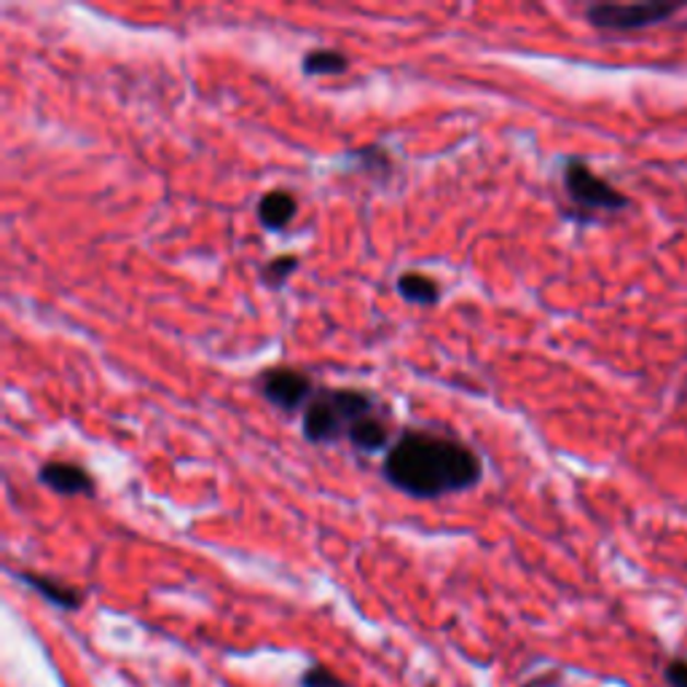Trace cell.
<instances>
[{"label":"cell","instance_id":"2","mask_svg":"<svg viewBox=\"0 0 687 687\" xmlns=\"http://www.w3.org/2000/svg\"><path fill=\"white\" fill-rule=\"evenodd\" d=\"M376 411L371 395L360 389H319L304 408V438L310 443H336L358 419Z\"/></svg>","mask_w":687,"mask_h":687},{"label":"cell","instance_id":"8","mask_svg":"<svg viewBox=\"0 0 687 687\" xmlns=\"http://www.w3.org/2000/svg\"><path fill=\"white\" fill-rule=\"evenodd\" d=\"M20 580L22 583H27L33 591H38L46 602L57 604V607H62V609H79L81 602H84L81 591H75L73 585H65L55 578H46V574L22 572Z\"/></svg>","mask_w":687,"mask_h":687},{"label":"cell","instance_id":"12","mask_svg":"<svg viewBox=\"0 0 687 687\" xmlns=\"http://www.w3.org/2000/svg\"><path fill=\"white\" fill-rule=\"evenodd\" d=\"M295 269H299V256H290V253H288V256L271 258L269 264L264 266V271H260V275H264L266 286L280 288L282 282H286Z\"/></svg>","mask_w":687,"mask_h":687},{"label":"cell","instance_id":"13","mask_svg":"<svg viewBox=\"0 0 687 687\" xmlns=\"http://www.w3.org/2000/svg\"><path fill=\"white\" fill-rule=\"evenodd\" d=\"M301 687H347L330 668L312 666L301 674Z\"/></svg>","mask_w":687,"mask_h":687},{"label":"cell","instance_id":"3","mask_svg":"<svg viewBox=\"0 0 687 687\" xmlns=\"http://www.w3.org/2000/svg\"><path fill=\"white\" fill-rule=\"evenodd\" d=\"M564 191L583 210L618 212L631 205V199L624 191H618L613 183L596 175L583 159H567L564 162Z\"/></svg>","mask_w":687,"mask_h":687},{"label":"cell","instance_id":"9","mask_svg":"<svg viewBox=\"0 0 687 687\" xmlns=\"http://www.w3.org/2000/svg\"><path fill=\"white\" fill-rule=\"evenodd\" d=\"M347 438H349V443L358 449V452L373 454V452H382V449L387 446L389 428H387V422H384V419L379 417L376 411H373V414H369V417L358 419V422L349 428Z\"/></svg>","mask_w":687,"mask_h":687},{"label":"cell","instance_id":"11","mask_svg":"<svg viewBox=\"0 0 687 687\" xmlns=\"http://www.w3.org/2000/svg\"><path fill=\"white\" fill-rule=\"evenodd\" d=\"M349 68L347 55L336 49H315L304 57L301 70L306 75H341Z\"/></svg>","mask_w":687,"mask_h":687},{"label":"cell","instance_id":"4","mask_svg":"<svg viewBox=\"0 0 687 687\" xmlns=\"http://www.w3.org/2000/svg\"><path fill=\"white\" fill-rule=\"evenodd\" d=\"M679 11V3H596L585 11V20L599 30H615V33H633L668 22Z\"/></svg>","mask_w":687,"mask_h":687},{"label":"cell","instance_id":"14","mask_svg":"<svg viewBox=\"0 0 687 687\" xmlns=\"http://www.w3.org/2000/svg\"><path fill=\"white\" fill-rule=\"evenodd\" d=\"M663 683L668 687H687V661L672 659L663 666Z\"/></svg>","mask_w":687,"mask_h":687},{"label":"cell","instance_id":"7","mask_svg":"<svg viewBox=\"0 0 687 687\" xmlns=\"http://www.w3.org/2000/svg\"><path fill=\"white\" fill-rule=\"evenodd\" d=\"M295 212H299V201L286 188H275L258 201V221L260 226L269 231H282L293 223Z\"/></svg>","mask_w":687,"mask_h":687},{"label":"cell","instance_id":"10","mask_svg":"<svg viewBox=\"0 0 687 687\" xmlns=\"http://www.w3.org/2000/svg\"><path fill=\"white\" fill-rule=\"evenodd\" d=\"M398 293L400 299L411 301V304H438L441 299V286L428 275H419V271H406L398 277Z\"/></svg>","mask_w":687,"mask_h":687},{"label":"cell","instance_id":"5","mask_svg":"<svg viewBox=\"0 0 687 687\" xmlns=\"http://www.w3.org/2000/svg\"><path fill=\"white\" fill-rule=\"evenodd\" d=\"M258 389H260V395L271 403V406L288 414L306 408L312 403V398L317 395L312 379L306 376L304 371L288 369V365H277V369L260 373Z\"/></svg>","mask_w":687,"mask_h":687},{"label":"cell","instance_id":"6","mask_svg":"<svg viewBox=\"0 0 687 687\" xmlns=\"http://www.w3.org/2000/svg\"><path fill=\"white\" fill-rule=\"evenodd\" d=\"M40 484L49 487L55 494L75 497V494H94V478L89 476L86 467L75 462H46L38 473Z\"/></svg>","mask_w":687,"mask_h":687},{"label":"cell","instance_id":"1","mask_svg":"<svg viewBox=\"0 0 687 687\" xmlns=\"http://www.w3.org/2000/svg\"><path fill=\"white\" fill-rule=\"evenodd\" d=\"M382 473L403 494L435 500L478 487L484 465L457 438L432 430H406L387 449Z\"/></svg>","mask_w":687,"mask_h":687}]
</instances>
